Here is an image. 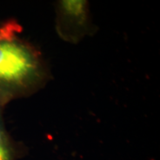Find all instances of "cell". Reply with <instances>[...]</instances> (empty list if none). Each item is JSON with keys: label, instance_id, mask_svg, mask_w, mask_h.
Here are the masks:
<instances>
[{"label": "cell", "instance_id": "3957f363", "mask_svg": "<svg viewBox=\"0 0 160 160\" xmlns=\"http://www.w3.org/2000/svg\"><path fill=\"white\" fill-rule=\"evenodd\" d=\"M2 111L3 108H0V160H17L23 151L6 129Z\"/></svg>", "mask_w": 160, "mask_h": 160}, {"label": "cell", "instance_id": "7a4b0ae2", "mask_svg": "<svg viewBox=\"0 0 160 160\" xmlns=\"http://www.w3.org/2000/svg\"><path fill=\"white\" fill-rule=\"evenodd\" d=\"M56 11V28L62 39L76 44L92 33V22L88 2L82 0L59 1Z\"/></svg>", "mask_w": 160, "mask_h": 160}, {"label": "cell", "instance_id": "6da1fadb", "mask_svg": "<svg viewBox=\"0 0 160 160\" xmlns=\"http://www.w3.org/2000/svg\"><path fill=\"white\" fill-rule=\"evenodd\" d=\"M47 78L42 55L24 37L22 26L13 19L0 21V108L33 94Z\"/></svg>", "mask_w": 160, "mask_h": 160}]
</instances>
